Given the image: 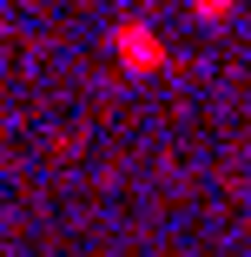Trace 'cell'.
I'll return each mask as SVG.
<instances>
[{"label":"cell","instance_id":"cell-1","mask_svg":"<svg viewBox=\"0 0 251 257\" xmlns=\"http://www.w3.org/2000/svg\"><path fill=\"white\" fill-rule=\"evenodd\" d=\"M106 46H113V60H119V73H132V79H152V73H165V60H172L152 20H113Z\"/></svg>","mask_w":251,"mask_h":257}]
</instances>
